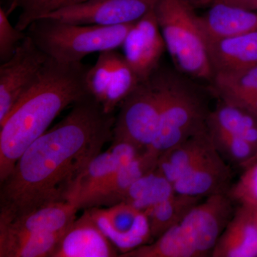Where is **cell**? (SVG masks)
Masks as SVG:
<instances>
[{"mask_svg":"<svg viewBox=\"0 0 257 257\" xmlns=\"http://www.w3.org/2000/svg\"><path fill=\"white\" fill-rule=\"evenodd\" d=\"M188 0H158L155 7L166 50L181 74L211 83L214 72L200 15Z\"/></svg>","mask_w":257,"mask_h":257,"instance_id":"obj_5","label":"cell"},{"mask_svg":"<svg viewBox=\"0 0 257 257\" xmlns=\"http://www.w3.org/2000/svg\"><path fill=\"white\" fill-rule=\"evenodd\" d=\"M214 149L207 126L161 155L159 169L173 184Z\"/></svg>","mask_w":257,"mask_h":257,"instance_id":"obj_19","label":"cell"},{"mask_svg":"<svg viewBox=\"0 0 257 257\" xmlns=\"http://www.w3.org/2000/svg\"><path fill=\"white\" fill-rule=\"evenodd\" d=\"M89 68L82 62L62 63L49 57L36 82L0 124V182L65 108L90 94Z\"/></svg>","mask_w":257,"mask_h":257,"instance_id":"obj_2","label":"cell"},{"mask_svg":"<svg viewBox=\"0 0 257 257\" xmlns=\"http://www.w3.org/2000/svg\"><path fill=\"white\" fill-rule=\"evenodd\" d=\"M140 82L138 76L124 56L115 51L112 75L101 102L105 111L114 113L115 109L133 92Z\"/></svg>","mask_w":257,"mask_h":257,"instance_id":"obj_25","label":"cell"},{"mask_svg":"<svg viewBox=\"0 0 257 257\" xmlns=\"http://www.w3.org/2000/svg\"><path fill=\"white\" fill-rule=\"evenodd\" d=\"M26 37L25 32L13 26L8 19V13L0 8V61L6 62L13 57L20 44Z\"/></svg>","mask_w":257,"mask_h":257,"instance_id":"obj_30","label":"cell"},{"mask_svg":"<svg viewBox=\"0 0 257 257\" xmlns=\"http://www.w3.org/2000/svg\"><path fill=\"white\" fill-rule=\"evenodd\" d=\"M118 251L85 209L65 231L52 257H119Z\"/></svg>","mask_w":257,"mask_h":257,"instance_id":"obj_13","label":"cell"},{"mask_svg":"<svg viewBox=\"0 0 257 257\" xmlns=\"http://www.w3.org/2000/svg\"><path fill=\"white\" fill-rule=\"evenodd\" d=\"M249 10H253V11L257 12V0L254 2V3H253Z\"/></svg>","mask_w":257,"mask_h":257,"instance_id":"obj_36","label":"cell"},{"mask_svg":"<svg viewBox=\"0 0 257 257\" xmlns=\"http://www.w3.org/2000/svg\"><path fill=\"white\" fill-rule=\"evenodd\" d=\"M114 113L88 94L35 140L0 182V219L71 202L89 162L113 139Z\"/></svg>","mask_w":257,"mask_h":257,"instance_id":"obj_1","label":"cell"},{"mask_svg":"<svg viewBox=\"0 0 257 257\" xmlns=\"http://www.w3.org/2000/svg\"><path fill=\"white\" fill-rule=\"evenodd\" d=\"M159 157L147 150L135 160L114 172L99 189L88 196L79 205V209L111 207L122 202L132 185L143 176L156 168Z\"/></svg>","mask_w":257,"mask_h":257,"instance_id":"obj_14","label":"cell"},{"mask_svg":"<svg viewBox=\"0 0 257 257\" xmlns=\"http://www.w3.org/2000/svg\"><path fill=\"white\" fill-rule=\"evenodd\" d=\"M246 207L249 208L250 211H251V215H252L253 221H254L257 229V207H248V206H246Z\"/></svg>","mask_w":257,"mask_h":257,"instance_id":"obj_33","label":"cell"},{"mask_svg":"<svg viewBox=\"0 0 257 257\" xmlns=\"http://www.w3.org/2000/svg\"><path fill=\"white\" fill-rule=\"evenodd\" d=\"M221 2L225 4L233 5V6L239 7L244 9L250 10L256 0H216Z\"/></svg>","mask_w":257,"mask_h":257,"instance_id":"obj_31","label":"cell"},{"mask_svg":"<svg viewBox=\"0 0 257 257\" xmlns=\"http://www.w3.org/2000/svg\"><path fill=\"white\" fill-rule=\"evenodd\" d=\"M200 23L208 42L257 31V12L215 1Z\"/></svg>","mask_w":257,"mask_h":257,"instance_id":"obj_17","label":"cell"},{"mask_svg":"<svg viewBox=\"0 0 257 257\" xmlns=\"http://www.w3.org/2000/svg\"><path fill=\"white\" fill-rule=\"evenodd\" d=\"M228 194L233 202L239 205L257 207V162L243 170Z\"/></svg>","mask_w":257,"mask_h":257,"instance_id":"obj_29","label":"cell"},{"mask_svg":"<svg viewBox=\"0 0 257 257\" xmlns=\"http://www.w3.org/2000/svg\"><path fill=\"white\" fill-rule=\"evenodd\" d=\"M207 124L243 139L257 149V117L241 106L219 99L209 112Z\"/></svg>","mask_w":257,"mask_h":257,"instance_id":"obj_22","label":"cell"},{"mask_svg":"<svg viewBox=\"0 0 257 257\" xmlns=\"http://www.w3.org/2000/svg\"><path fill=\"white\" fill-rule=\"evenodd\" d=\"M208 133L216 151L228 164L241 169L257 153V149L246 140L221 128L207 125Z\"/></svg>","mask_w":257,"mask_h":257,"instance_id":"obj_26","label":"cell"},{"mask_svg":"<svg viewBox=\"0 0 257 257\" xmlns=\"http://www.w3.org/2000/svg\"><path fill=\"white\" fill-rule=\"evenodd\" d=\"M231 179L232 171L229 164L214 147L172 185L177 194L205 199L214 194L228 193Z\"/></svg>","mask_w":257,"mask_h":257,"instance_id":"obj_12","label":"cell"},{"mask_svg":"<svg viewBox=\"0 0 257 257\" xmlns=\"http://www.w3.org/2000/svg\"><path fill=\"white\" fill-rule=\"evenodd\" d=\"M211 84L219 99L241 106L257 117V65L239 72L214 74Z\"/></svg>","mask_w":257,"mask_h":257,"instance_id":"obj_20","label":"cell"},{"mask_svg":"<svg viewBox=\"0 0 257 257\" xmlns=\"http://www.w3.org/2000/svg\"><path fill=\"white\" fill-rule=\"evenodd\" d=\"M79 209L71 202L54 203L9 219H0V228L15 232H62L77 219Z\"/></svg>","mask_w":257,"mask_h":257,"instance_id":"obj_16","label":"cell"},{"mask_svg":"<svg viewBox=\"0 0 257 257\" xmlns=\"http://www.w3.org/2000/svg\"><path fill=\"white\" fill-rule=\"evenodd\" d=\"M234 211V202L228 193L209 196L153 242L119 257L211 256Z\"/></svg>","mask_w":257,"mask_h":257,"instance_id":"obj_3","label":"cell"},{"mask_svg":"<svg viewBox=\"0 0 257 257\" xmlns=\"http://www.w3.org/2000/svg\"><path fill=\"white\" fill-rule=\"evenodd\" d=\"M202 200V198L175 193L144 211L148 219L152 239H157L178 224Z\"/></svg>","mask_w":257,"mask_h":257,"instance_id":"obj_23","label":"cell"},{"mask_svg":"<svg viewBox=\"0 0 257 257\" xmlns=\"http://www.w3.org/2000/svg\"><path fill=\"white\" fill-rule=\"evenodd\" d=\"M87 1L89 0H19L18 8H20V14L15 27L20 31L25 32L37 20Z\"/></svg>","mask_w":257,"mask_h":257,"instance_id":"obj_27","label":"cell"},{"mask_svg":"<svg viewBox=\"0 0 257 257\" xmlns=\"http://www.w3.org/2000/svg\"><path fill=\"white\" fill-rule=\"evenodd\" d=\"M19 0H12L11 5H10L9 11L8 12V14L11 13L12 12L14 11L16 8H18Z\"/></svg>","mask_w":257,"mask_h":257,"instance_id":"obj_34","label":"cell"},{"mask_svg":"<svg viewBox=\"0 0 257 257\" xmlns=\"http://www.w3.org/2000/svg\"><path fill=\"white\" fill-rule=\"evenodd\" d=\"M115 51L99 53L96 63L93 67H89L86 75L88 92L101 103L112 75Z\"/></svg>","mask_w":257,"mask_h":257,"instance_id":"obj_28","label":"cell"},{"mask_svg":"<svg viewBox=\"0 0 257 257\" xmlns=\"http://www.w3.org/2000/svg\"><path fill=\"white\" fill-rule=\"evenodd\" d=\"M157 2L158 0H89L58 10L45 18L77 25L121 26L136 23L154 10Z\"/></svg>","mask_w":257,"mask_h":257,"instance_id":"obj_9","label":"cell"},{"mask_svg":"<svg viewBox=\"0 0 257 257\" xmlns=\"http://www.w3.org/2000/svg\"><path fill=\"white\" fill-rule=\"evenodd\" d=\"M121 48L125 60L140 82L148 79L158 68L166 46L155 8L133 24Z\"/></svg>","mask_w":257,"mask_h":257,"instance_id":"obj_11","label":"cell"},{"mask_svg":"<svg viewBox=\"0 0 257 257\" xmlns=\"http://www.w3.org/2000/svg\"><path fill=\"white\" fill-rule=\"evenodd\" d=\"M196 8H209L215 0H188Z\"/></svg>","mask_w":257,"mask_h":257,"instance_id":"obj_32","label":"cell"},{"mask_svg":"<svg viewBox=\"0 0 257 257\" xmlns=\"http://www.w3.org/2000/svg\"><path fill=\"white\" fill-rule=\"evenodd\" d=\"M162 104L156 136L149 150L159 157L207 128L209 110L202 91L178 71L159 66Z\"/></svg>","mask_w":257,"mask_h":257,"instance_id":"obj_4","label":"cell"},{"mask_svg":"<svg viewBox=\"0 0 257 257\" xmlns=\"http://www.w3.org/2000/svg\"><path fill=\"white\" fill-rule=\"evenodd\" d=\"M175 193L173 185L157 166L130 187L122 202L131 204L144 212Z\"/></svg>","mask_w":257,"mask_h":257,"instance_id":"obj_24","label":"cell"},{"mask_svg":"<svg viewBox=\"0 0 257 257\" xmlns=\"http://www.w3.org/2000/svg\"><path fill=\"white\" fill-rule=\"evenodd\" d=\"M133 24L100 27L43 18L32 23L25 33L50 58L62 63L75 64L81 63L91 54L121 47Z\"/></svg>","mask_w":257,"mask_h":257,"instance_id":"obj_6","label":"cell"},{"mask_svg":"<svg viewBox=\"0 0 257 257\" xmlns=\"http://www.w3.org/2000/svg\"><path fill=\"white\" fill-rule=\"evenodd\" d=\"M211 256L257 257V229L249 208L235 209Z\"/></svg>","mask_w":257,"mask_h":257,"instance_id":"obj_18","label":"cell"},{"mask_svg":"<svg viewBox=\"0 0 257 257\" xmlns=\"http://www.w3.org/2000/svg\"><path fill=\"white\" fill-rule=\"evenodd\" d=\"M65 231L23 233L0 228V257H52Z\"/></svg>","mask_w":257,"mask_h":257,"instance_id":"obj_21","label":"cell"},{"mask_svg":"<svg viewBox=\"0 0 257 257\" xmlns=\"http://www.w3.org/2000/svg\"><path fill=\"white\" fill-rule=\"evenodd\" d=\"M213 72H239L257 65V31L208 41Z\"/></svg>","mask_w":257,"mask_h":257,"instance_id":"obj_15","label":"cell"},{"mask_svg":"<svg viewBox=\"0 0 257 257\" xmlns=\"http://www.w3.org/2000/svg\"><path fill=\"white\" fill-rule=\"evenodd\" d=\"M256 162H257V153L256 154V155L253 157L252 159H251V160L248 161L247 163H246L244 167H243L242 170H244V169H246V167H249V166L253 165V164L256 163Z\"/></svg>","mask_w":257,"mask_h":257,"instance_id":"obj_35","label":"cell"},{"mask_svg":"<svg viewBox=\"0 0 257 257\" xmlns=\"http://www.w3.org/2000/svg\"><path fill=\"white\" fill-rule=\"evenodd\" d=\"M87 209L101 231L121 251L120 254L151 242V231L146 215L131 204L120 202L106 209Z\"/></svg>","mask_w":257,"mask_h":257,"instance_id":"obj_10","label":"cell"},{"mask_svg":"<svg viewBox=\"0 0 257 257\" xmlns=\"http://www.w3.org/2000/svg\"><path fill=\"white\" fill-rule=\"evenodd\" d=\"M162 104V87L156 69L121 101L115 116L112 142L132 144L142 152L148 150L158 130Z\"/></svg>","mask_w":257,"mask_h":257,"instance_id":"obj_7","label":"cell"},{"mask_svg":"<svg viewBox=\"0 0 257 257\" xmlns=\"http://www.w3.org/2000/svg\"><path fill=\"white\" fill-rule=\"evenodd\" d=\"M48 56L26 35L13 57L0 66V124L33 85Z\"/></svg>","mask_w":257,"mask_h":257,"instance_id":"obj_8","label":"cell"}]
</instances>
